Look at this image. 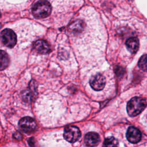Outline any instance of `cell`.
Instances as JSON below:
<instances>
[{
  "mask_svg": "<svg viewBox=\"0 0 147 147\" xmlns=\"http://www.w3.org/2000/svg\"><path fill=\"white\" fill-rule=\"evenodd\" d=\"M146 102L145 99L136 96L131 98L127 104V111L131 117H135L140 114L146 107Z\"/></svg>",
  "mask_w": 147,
  "mask_h": 147,
  "instance_id": "cell-1",
  "label": "cell"
},
{
  "mask_svg": "<svg viewBox=\"0 0 147 147\" xmlns=\"http://www.w3.org/2000/svg\"><path fill=\"white\" fill-rule=\"evenodd\" d=\"M51 10L52 7L50 3L47 1L41 0L34 5L32 8V13L36 18H44L50 15Z\"/></svg>",
  "mask_w": 147,
  "mask_h": 147,
  "instance_id": "cell-2",
  "label": "cell"
},
{
  "mask_svg": "<svg viewBox=\"0 0 147 147\" xmlns=\"http://www.w3.org/2000/svg\"><path fill=\"white\" fill-rule=\"evenodd\" d=\"M0 38L2 42L8 48H13L17 42V36L13 30L5 29L1 32Z\"/></svg>",
  "mask_w": 147,
  "mask_h": 147,
  "instance_id": "cell-3",
  "label": "cell"
},
{
  "mask_svg": "<svg viewBox=\"0 0 147 147\" xmlns=\"http://www.w3.org/2000/svg\"><path fill=\"white\" fill-rule=\"evenodd\" d=\"M18 125L23 131L27 133L33 132L37 127L36 121L29 117H25L21 118L19 121Z\"/></svg>",
  "mask_w": 147,
  "mask_h": 147,
  "instance_id": "cell-4",
  "label": "cell"
},
{
  "mask_svg": "<svg viewBox=\"0 0 147 147\" xmlns=\"http://www.w3.org/2000/svg\"><path fill=\"white\" fill-rule=\"evenodd\" d=\"M63 136L67 141L75 142L79 140L81 133L78 127L75 126H68L65 128Z\"/></svg>",
  "mask_w": 147,
  "mask_h": 147,
  "instance_id": "cell-5",
  "label": "cell"
},
{
  "mask_svg": "<svg viewBox=\"0 0 147 147\" xmlns=\"http://www.w3.org/2000/svg\"><path fill=\"white\" fill-rule=\"evenodd\" d=\"M106 84V79L102 74H98L92 76L90 80V84L91 87L96 91L102 90Z\"/></svg>",
  "mask_w": 147,
  "mask_h": 147,
  "instance_id": "cell-6",
  "label": "cell"
},
{
  "mask_svg": "<svg viewBox=\"0 0 147 147\" xmlns=\"http://www.w3.org/2000/svg\"><path fill=\"white\" fill-rule=\"evenodd\" d=\"M126 138L131 143H137L141 138V133L137 128L134 126H130L127 130Z\"/></svg>",
  "mask_w": 147,
  "mask_h": 147,
  "instance_id": "cell-7",
  "label": "cell"
},
{
  "mask_svg": "<svg viewBox=\"0 0 147 147\" xmlns=\"http://www.w3.org/2000/svg\"><path fill=\"white\" fill-rule=\"evenodd\" d=\"M33 48L39 53L46 54L51 51V47L49 44L44 40H38L33 44Z\"/></svg>",
  "mask_w": 147,
  "mask_h": 147,
  "instance_id": "cell-8",
  "label": "cell"
},
{
  "mask_svg": "<svg viewBox=\"0 0 147 147\" xmlns=\"http://www.w3.org/2000/svg\"><path fill=\"white\" fill-rule=\"evenodd\" d=\"M100 138L98 133L95 132H89L84 137V142L88 147H94L99 142Z\"/></svg>",
  "mask_w": 147,
  "mask_h": 147,
  "instance_id": "cell-9",
  "label": "cell"
},
{
  "mask_svg": "<svg viewBox=\"0 0 147 147\" xmlns=\"http://www.w3.org/2000/svg\"><path fill=\"white\" fill-rule=\"evenodd\" d=\"M126 46L127 50L132 53H136L139 48V41L136 37H130L126 41Z\"/></svg>",
  "mask_w": 147,
  "mask_h": 147,
  "instance_id": "cell-10",
  "label": "cell"
},
{
  "mask_svg": "<svg viewBox=\"0 0 147 147\" xmlns=\"http://www.w3.org/2000/svg\"><path fill=\"white\" fill-rule=\"evenodd\" d=\"M85 27L84 22L80 20H77L72 22L69 25V29L74 33H80Z\"/></svg>",
  "mask_w": 147,
  "mask_h": 147,
  "instance_id": "cell-11",
  "label": "cell"
},
{
  "mask_svg": "<svg viewBox=\"0 0 147 147\" xmlns=\"http://www.w3.org/2000/svg\"><path fill=\"white\" fill-rule=\"evenodd\" d=\"M9 57L6 52L0 50V71L6 68L9 64Z\"/></svg>",
  "mask_w": 147,
  "mask_h": 147,
  "instance_id": "cell-12",
  "label": "cell"
},
{
  "mask_svg": "<svg viewBox=\"0 0 147 147\" xmlns=\"http://www.w3.org/2000/svg\"><path fill=\"white\" fill-rule=\"evenodd\" d=\"M118 142L114 137H109L105 139L103 147H118Z\"/></svg>",
  "mask_w": 147,
  "mask_h": 147,
  "instance_id": "cell-13",
  "label": "cell"
},
{
  "mask_svg": "<svg viewBox=\"0 0 147 147\" xmlns=\"http://www.w3.org/2000/svg\"><path fill=\"white\" fill-rule=\"evenodd\" d=\"M138 65L142 71H147V55H144L140 57Z\"/></svg>",
  "mask_w": 147,
  "mask_h": 147,
  "instance_id": "cell-14",
  "label": "cell"
},
{
  "mask_svg": "<svg viewBox=\"0 0 147 147\" xmlns=\"http://www.w3.org/2000/svg\"><path fill=\"white\" fill-rule=\"evenodd\" d=\"M22 97L25 101H29L32 99V93L29 91L26 90L23 92Z\"/></svg>",
  "mask_w": 147,
  "mask_h": 147,
  "instance_id": "cell-15",
  "label": "cell"
},
{
  "mask_svg": "<svg viewBox=\"0 0 147 147\" xmlns=\"http://www.w3.org/2000/svg\"><path fill=\"white\" fill-rule=\"evenodd\" d=\"M13 137H14V138H16V139H17V140H22V134H21L20 132H18V131H16V132L14 134Z\"/></svg>",
  "mask_w": 147,
  "mask_h": 147,
  "instance_id": "cell-16",
  "label": "cell"
},
{
  "mask_svg": "<svg viewBox=\"0 0 147 147\" xmlns=\"http://www.w3.org/2000/svg\"><path fill=\"white\" fill-rule=\"evenodd\" d=\"M28 142H29V144L32 146V147H34V144H35V141H34V140L33 137H31L28 140Z\"/></svg>",
  "mask_w": 147,
  "mask_h": 147,
  "instance_id": "cell-17",
  "label": "cell"
},
{
  "mask_svg": "<svg viewBox=\"0 0 147 147\" xmlns=\"http://www.w3.org/2000/svg\"><path fill=\"white\" fill-rule=\"evenodd\" d=\"M0 17H1V13H0ZM1 26H1V24H0V28H1Z\"/></svg>",
  "mask_w": 147,
  "mask_h": 147,
  "instance_id": "cell-18",
  "label": "cell"
},
{
  "mask_svg": "<svg viewBox=\"0 0 147 147\" xmlns=\"http://www.w3.org/2000/svg\"><path fill=\"white\" fill-rule=\"evenodd\" d=\"M146 119H147V115H146Z\"/></svg>",
  "mask_w": 147,
  "mask_h": 147,
  "instance_id": "cell-19",
  "label": "cell"
}]
</instances>
